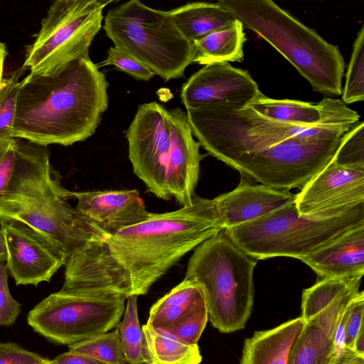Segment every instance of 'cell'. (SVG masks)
Wrapping results in <instances>:
<instances>
[{
	"mask_svg": "<svg viewBox=\"0 0 364 364\" xmlns=\"http://www.w3.org/2000/svg\"><path fill=\"white\" fill-rule=\"evenodd\" d=\"M353 350L358 355L364 356V326L360 328L355 338Z\"/></svg>",
	"mask_w": 364,
	"mask_h": 364,
	"instance_id": "obj_40",
	"label": "cell"
},
{
	"mask_svg": "<svg viewBox=\"0 0 364 364\" xmlns=\"http://www.w3.org/2000/svg\"><path fill=\"white\" fill-rule=\"evenodd\" d=\"M80 218L105 239L147 220L151 213L136 189L72 191Z\"/></svg>",
	"mask_w": 364,
	"mask_h": 364,
	"instance_id": "obj_16",
	"label": "cell"
},
{
	"mask_svg": "<svg viewBox=\"0 0 364 364\" xmlns=\"http://www.w3.org/2000/svg\"><path fill=\"white\" fill-rule=\"evenodd\" d=\"M296 194L264 185L241 182L234 190L213 198L223 224L227 229L262 217L294 203Z\"/></svg>",
	"mask_w": 364,
	"mask_h": 364,
	"instance_id": "obj_21",
	"label": "cell"
},
{
	"mask_svg": "<svg viewBox=\"0 0 364 364\" xmlns=\"http://www.w3.org/2000/svg\"><path fill=\"white\" fill-rule=\"evenodd\" d=\"M256 263L223 231L193 250L184 279L198 285L208 319L220 332L230 333L245 327L253 306Z\"/></svg>",
	"mask_w": 364,
	"mask_h": 364,
	"instance_id": "obj_5",
	"label": "cell"
},
{
	"mask_svg": "<svg viewBox=\"0 0 364 364\" xmlns=\"http://www.w3.org/2000/svg\"><path fill=\"white\" fill-rule=\"evenodd\" d=\"M203 300L198 285L184 279L153 304L146 324L155 330L167 332L176 321Z\"/></svg>",
	"mask_w": 364,
	"mask_h": 364,
	"instance_id": "obj_26",
	"label": "cell"
},
{
	"mask_svg": "<svg viewBox=\"0 0 364 364\" xmlns=\"http://www.w3.org/2000/svg\"><path fill=\"white\" fill-rule=\"evenodd\" d=\"M342 136L292 138L262 150L245 153L227 165L242 176L274 189L303 187L328 164Z\"/></svg>",
	"mask_w": 364,
	"mask_h": 364,
	"instance_id": "obj_12",
	"label": "cell"
},
{
	"mask_svg": "<svg viewBox=\"0 0 364 364\" xmlns=\"http://www.w3.org/2000/svg\"><path fill=\"white\" fill-rule=\"evenodd\" d=\"M103 28L115 47L165 82L183 77L193 63V43L183 36L168 11L131 0L107 12Z\"/></svg>",
	"mask_w": 364,
	"mask_h": 364,
	"instance_id": "obj_7",
	"label": "cell"
},
{
	"mask_svg": "<svg viewBox=\"0 0 364 364\" xmlns=\"http://www.w3.org/2000/svg\"><path fill=\"white\" fill-rule=\"evenodd\" d=\"M127 298L117 292L50 294L31 310L28 324L55 344L71 345L117 326Z\"/></svg>",
	"mask_w": 364,
	"mask_h": 364,
	"instance_id": "obj_10",
	"label": "cell"
},
{
	"mask_svg": "<svg viewBox=\"0 0 364 364\" xmlns=\"http://www.w3.org/2000/svg\"><path fill=\"white\" fill-rule=\"evenodd\" d=\"M245 41L244 27L236 20L226 28L194 41L193 63L205 65L214 63L242 61Z\"/></svg>",
	"mask_w": 364,
	"mask_h": 364,
	"instance_id": "obj_25",
	"label": "cell"
},
{
	"mask_svg": "<svg viewBox=\"0 0 364 364\" xmlns=\"http://www.w3.org/2000/svg\"><path fill=\"white\" fill-rule=\"evenodd\" d=\"M340 166L364 168V122H357L346 132L331 159Z\"/></svg>",
	"mask_w": 364,
	"mask_h": 364,
	"instance_id": "obj_32",
	"label": "cell"
},
{
	"mask_svg": "<svg viewBox=\"0 0 364 364\" xmlns=\"http://www.w3.org/2000/svg\"><path fill=\"white\" fill-rule=\"evenodd\" d=\"M361 277L323 278L305 289L301 317L304 324L291 348L288 364H333L336 333L342 317L359 291Z\"/></svg>",
	"mask_w": 364,
	"mask_h": 364,
	"instance_id": "obj_11",
	"label": "cell"
},
{
	"mask_svg": "<svg viewBox=\"0 0 364 364\" xmlns=\"http://www.w3.org/2000/svg\"><path fill=\"white\" fill-rule=\"evenodd\" d=\"M51 363L52 364H105L89 355L70 350L56 356Z\"/></svg>",
	"mask_w": 364,
	"mask_h": 364,
	"instance_id": "obj_38",
	"label": "cell"
},
{
	"mask_svg": "<svg viewBox=\"0 0 364 364\" xmlns=\"http://www.w3.org/2000/svg\"><path fill=\"white\" fill-rule=\"evenodd\" d=\"M46 360L47 358L16 343L0 342V364H41Z\"/></svg>",
	"mask_w": 364,
	"mask_h": 364,
	"instance_id": "obj_37",
	"label": "cell"
},
{
	"mask_svg": "<svg viewBox=\"0 0 364 364\" xmlns=\"http://www.w3.org/2000/svg\"><path fill=\"white\" fill-rule=\"evenodd\" d=\"M41 364H52V363H51V360H46V362H44V363H41Z\"/></svg>",
	"mask_w": 364,
	"mask_h": 364,
	"instance_id": "obj_43",
	"label": "cell"
},
{
	"mask_svg": "<svg viewBox=\"0 0 364 364\" xmlns=\"http://www.w3.org/2000/svg\"><path fill=\"white\" fill-rule=\"evenodd\" d=\"M208 320L207 306L205 301L203 300L182 316L165 333L181 342L191 345L198 344Z\"/></svg>",
	"mask_w": 364,
	"mask_h": 364,
	"instance_id": "obj_33",
	"label": "cell"
},
{
	"mask_svg": "<svg viewBox=\"0 0 364 364\" xmlns=\"http://www.w3.org/2000/svg\"><path fill=\"white\" fill-rule=\"evenodd\" d=\"M248 106L261 115L284 123L301 126L354 125L360 115L341 100L325 97L313 104L292 100H275L262 94Z\"/></svg>",
	"mask_w": 364,
	"mask_h": 364,
	"instance_id": "obj_20",
	"label": "cell"
},
{
	"mask_svg": "<svg viewBox=\"0 0 364 364\" xmlns=\"http://www.w3.org/2000/svg\"><path fill=\"white\" fill-rule=\"evenodd\" d=\"M6 55L5 44L0 41V83L2 79L4 62Z\"/></svg>",
	"mask_w": 364,
	"mask_h": 364,
	"instance_id": "obj_42",
	"label": "cell"
},
{
	"mask_svg": "<svg viewBox=\"0 0 364 364\" xmlns=\"http://www.w3.org/2000/svg\"><path fill=\"white\" fill-rule=\"evenodd\" d=\"M23 68L15 70L8 77H2L0 83V139L13 138L11 130L14 123L16 101L20 87L19 77Z\"/></svg>",
	"mask_w": 364,
	"mask_h": 364,
	"instance_id": "obj_31",
	"label": "cell"
},
{
	"mask_svg": "<svg viewBox=\"0 0 364 364\" xmlns=\"http://www.w3.org/2000/svg\"><path fill=\"white\" fill-rule=\"evenodd\" d=\"M243 26L275 48L315 92L341 95L345 62L337 46L326 42L271 0H219Z\"/></svg>",
	"mask_w": 364,
	"mask_h": 364,
	"instance_id": "obj_3",
	"label": "cell"
},
{
	"mask_svg": "<svg viewBox=\"0 0 364 364\" xmlns=\"http://www.w3.org/2000/svg\"><path fill=\"white\" fill-rule=\"evenodd\" d=\"M186 110L198 142L225 164L245 153L262 150L292 138L341 137L353 126L284 123L265 117L248 105L227 102Z\"/></svg>",
	"mask_w": 364,
	"mask_h": 364,
	"instance_id": "obj_4",
	"label": "cell"
},
{
	"mask_svg": "<svg viewBox=\"0 0 364 364\" xmlns=\"http://www.w3.org/2000/svg\"><path fill=\"white\" fill-rule=\"evenodd\" d=\"M110 1L57 0L50 5L36 40L26 50L23 69L52 75L68 63L88 58L89 48L102 26Z\"/></svg>",
	"mask_w": 364,
	"mask_h": 364,
	"instance_id": "obj_9",
	"label": "cell"
},
{
	"mask_svg": "<svg viewBox=\"0 0 364 364\" xmlns=\"http://www.w3.org/2000/svg\"><path fill=\"white\" fill-rule=\"evenodd\" d=\"M104 64L112 65L117 70L123 71L139 80L147 81L154 75V73L141 62L115 46L108 50L107 58Z\"/></svg>",
	"mask_w": 364,
	"mask_h": 364,
	"instance_id": "obj_34",
	"label": "cell"
},
{
	"mask_svg": "<svg viewBox=\"0 0 364 364\" xmlns=\"http://www.w3.org/2000/svg\"><path fill=\"white\" fill-rule=\"evenodd\" d=\"M304 324L301 317L255 331L245 340L239 364H288L291 348Z\"/></svg>",
	"mask_w": 364,
	"mask_h": 364,
	"instance_id": "obj_23",
	"label": "cell"
},
{
	"mask_svg": "<svg viewBox=\"0 0 364 364\" xmlns=\"http://www.w3.org/2000/svg\"><path fill=\"white\" fill-rule=\"evenodd\" d=\"M7 260L6 243L3 230L0 229V264Z\"/></svg>",
	"mask_w": 364,
	"mask_h": 364,
	"instance_id": "obj_41",
	"label": "cell"
},
{
	"mask_svg": "<svg viewBox=\"0 0 364 364\" xmlns=\"http://www.w3.org/2000/svg\"><path fill=\"white\" fill-rule=\"evenodd\" d=\"M364 291H358L348 306V318L345 327V346L353 350L355 338L364 326Z\"/></svg>",
	"mask_w": 364,
	"mask_h": 364,
	"instance_id": "obj_36",
	"label": "cell"
},
{
	"mask_svg": "<svg viewBox=\"0 0 364 364\" xmlns=\"http://www.w3.org/2000/svg\"><path fill=\"white\" fill-rule=\"evenodd\" d=\"M69 350L92 357L105 364H127L118 328L68 346Z\"/></svg>",
	"mask_w": 364,
	"mask_h": 364,
	"instance_id": "obj_29",
	"label": "cell"
},
{
	"mask_svg": "<svg viewBox=\"0 0 364 364\" xmlns=\"http://www.w3.org/2000/svg\"><path fill=\"white\" fill-rule=\"evenodd\" d=\"M141 328L149 355L148 364H199L201 362L198 344L181 342L148 324Z\"/></svg>",
	"mask_w": 364,
	"mask_h": 364,
	"instance_id": "obj_27",
	"label": "cell"
},
{
	"mask_svg": "<svg viewBox=\"0 0 364 364\" xmlns=\"http://www.w3.org/2000/svg\"><path fill=\"white\" fill-rule=\"evenodd\" d=\"M323 278L361 277L364 273V223L340 234L299 259Z\"/></svg>",
	"mask_w": 364,
	"mask_h": 364,
	"instance_id": "obj_22",
	"label": "cell"
},
{
	"mask_svg": "<svg viewBox=\"0 0 364 364\" xmlns=\"http://www.w3.org/2000/svg\"><path fill=\"white\" fill-rule=\"evenodd\" d=\"M223 230L213 200L195 196L191 205L151 213L86 249L109 290L127 298L146 294L186 254Z\"/></svg>",
	"mask_w": 364,
	"mask_h": 364,
	"instance_id": "obj_1",
	"label": "cell"
},
{
	"mask_svg": "<svg viewBox=\"0 0 364 364\" xmlns=\"http://www.w3.org/2000/svg\"><path fill=\"white\" fill-rule=\"evenodd\" d=\"M137 296L131 295L127 298L123 320L117 326L127 363L148 364L149 359L145 336L138 318Z\"/></svg>",
	"mask_w": 364,
	"mask_h": 364,
	"instance_id": "obj_28",
	"label": "cell"
},
{
	"mask_svg": "<svg viewBox=\"0 0 364 364\" xmlns=\"http://www.w3.org/2000/svg\"><path fill=\"white\" fill-rule=\"evenodd\" d=\"M4 234L9 274L16 285L49 282L65 263L63 255L28 229L13 224H0Z\"/></svg>",
	"mask_w": 364,
	"mask_h": 364,
	"instance_id": "obj_17",
	"label": "cell"
},
{
	"mask_svg": "<svg viewBox=\"0 0 364 364\" xmlns=\"http://www.w3.org/2000/svg\"><path fill=\"white\" fill-rule=\"evenodd\" d=\"M364 203V168L346 167L331 161L296 194L299 215L330 218Z\"/></svg>",
	"mask_w": 364,
	"mask_h": 364,
	"instance_id": "obj_14",
	"label": "cell"
},
{
	"mask_svg": "<svg viewBox=\"0 0 364 364\" xmlns=\"http://www.w3.org/2000/svg\"><path fill=\"white\" fill-rule=\"evenodd\" d=\"M342 101L351 104L364 100V26L358 33L342 90Z\"/></svg>",
	"mask_w": 364,
	"mask_h": 364,
	"instance_id": "obj_30",
	"label": "cell"
},
{
	"mask_svg": "<svg viewBox=\"0 0 364 364\" xmlns=\"http://www.w3.org/2000/svg\"><path fill=\"white\" fill-rule=\"evenodd\" d=\"M108 82L90 58L52 75L29 73L20 82L13 138L72 145L91 136L108 107Z\"/></svg>",
	"mask_w": 364,
	"mask_h": 364,
	"instance_id": "obj_2",
	"label": "cell"
},
{
	"mask_svg": "<svg viewBox=\"0 0 364 364\" xmlns=\"http://www.w3.org/2000/svg\"><path fill=\"white\" fill-rule=\"evenodd\" d=\"M7 272L6 264H0V326L14 325L21 312V304L9 291Z\"/></svg>",
	"mask_w": 364,
	"mask_h": 364,
	"instance_id": "obj_35",
	"label": "cell"
},
{
	"mask_svg": "<svg viewBox=\"0 0 364 364\" xmlns=\"http://www.w3.org/2000/svg\"><path fill=\"white\" fill-rule=\"evenodd\" d=\"M333 364H364V356L344 346L338 352Z\"/></svg>",
	"mask_w": 364,
	"mask_h": 364,
	"instance_id": "obj_39",
	"label": "cell"
},
{
	"mask_svg": "<svg viewBox=\"0 0 364 364\" xmlns=\"http://www.w3.org/2000/svg\"><path fill=\"white\" fill-rule=\"evenodd\" d=\"M364 223V203L330 218L299 215L294 203L255 220L223 230L253 259L289 257L299 259L346 230Z\"/></svg>",
	"mask_w": 364,
	"mask_h": 364,
	"instance_id": "obj_6",
	"label": "cell"
},
{
	"mask_svg": "<svg viewBox=\"0 0 364 364\" xmlns=\"http://www.w3.org/2000/svg\"><path fill=\"white\" fill-rule=\"evenodd\" d=\"M72 191L55 172L38 186L0 202V224L23 226L49 243L65 262L90 244L105 237L77 215L67 200Z\"/></svg>",
	"mask_w": 364,
	"mask_h": 364,
	"instance_id": "obj_8",
	"label": "cell"
},
{
	"mask_svg": "<svg viewBox=\"0 0 364 364\" xmlns=\"http://www.w3.org/2000/svg\"><path fill=\"white\" fill-rule=\"evenodd\" d=\"M176 26L189 41L226 28L237 18L218 2H192L168 11Z\"/></svg>",
	"mask_w": 364,
	"mask_h": 364,
	"instance_id": "obj_24",
	"label": "cell"
},
{
	"mask_svg": "<svg viewBox=\"0 0 364 364\" xmlns=\"http://www.w3.org/2000/svg\"><path fill=\"white\" fill-rule=\"evenodd\" d=\"M168 110L151 102L141 105L126 132L129 159L134 173L149 192L160 199H171L166 187L170 148Z\"/></svg>",
	"mask_w": 364,
	"mask_h": 364,
	"instance_id": "obj_13",
	"label": "cell"
},
{
	"mask_svg": "<svg viewBox=\"0 0 364 364\" xmlns=\"http://www.w3.org/2000/svg\"><path fill=\"white\" fill-rule=\"evenodd\" d=\"M262 93L248 71L229 63L205 65L181 87V98L187 109L218 103L249 105Z\"/></svg>",
	"mask_w": 364,
	"mask_h": 364,
	"instance_id": "obj_15",
	"label": "cell"
},
{
	"mask_svg": "<svg viewBox=\"0 0 364 364\" xmlns=\"http://www.w3.org/2000/svg\"><path fill=\"white\" fill-rule=\"evenodd\" d=\"M47 146L21 138L0 139V202L50 178Z\"/></svg>",
	"mask_w": 364,
	"mask_h": 364,
	"instance_id": "obj_19",
	"label": "cell"
},
{
	"mask_svg": "<svg viewBox=\"0 0 364 364\" xmlns=\"http://www.w3.org/2000/svg\"><path fill=\"white\" fill-rule=\"evenodd\" d=\"M170 148L166 164V187L170 198L183 206L191 205L205 157L193 136L186 114L179 107L168 110Z\"/></svg>",
	"mask_w": 364,
	"mask_h": 364,
	"instance_id": "obj_18",
	"label": "cell"
}]
</instances>
